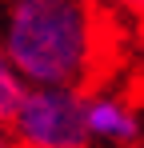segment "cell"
I'll return each instance as SVG.
<instances>
[{
    "label": "cell",
    "instance_id": "cell-2",
    "mask_svg": "<svg viewBox=\"0 0 144 148\" xmlns=\"http://www.w3.org/2000/svg\"><path fill=\"white\" fill-rule=\"evenodd\" d=\"M4 132L16 148H88L84 124V88L64 84H24Z\"/></svg>",
    "mask_w": 144,
    "mask_h": 148
},
{
    "label": "cell",
    "instance_id": "cell-6",
    "mask_svg": "<svg viewBox=\"0 0 144 148\" xmlns=\"http://www.w3.org/2000/svg\"><path fill=\"white\" fill-rule=\"evenodd\" d=\"M0 148H16V144H12V136L4 132V124H0Z\"/></svg>",
    "mask_w": 144,
    "mask_h": 148
},
{
    "label": "cell",
    "instance_id": "cell-1",
    "mask_svg": "<svg viewBox=\"0 0 144 148\" xmlns=\"http://www.w3.org/2000/svg\"><path fill=\"white\" fill-rule=\"evenodd\" d=\"M0 48L24 84L92 88L112 60V28L96 0H4Z\"/></svg>",
    "mask_w": 144,
    "mask_h": 148
},
{
    "label": "cell",
    "instance_id": "cell-5",
    "mask_svg": "<svg viewBox=\"0 0 144 148\" xmlns=\"http://www.w3.org/2000/svg\"><path fill=\"white\" fill-rule=\"evenodd\" d=\"M104 8L108 20H124V24L144 28V0H96Z\"/></svg>",
    "mask_w": 144,
    "mask_h": 148
},
{
    "label": "cell",
    "instance_id": "cell-4",
    "mask_svg": "<svg viewBox=\"0 0 144 148\" xmlns=\"http://www.w3.org/2000/svg\"><path fill=\"white\" fill-rule=\"evenodd\" d=\"M20 92H24V80H20V72L12 68V60L4 56V48H0V124L12 116Z\"/></svg>",
    "mask_w": 144,
    "mask_h": 148
},
{
    "label": "cell",
    "instance_id": "cell-3",
    "mask_svg": "<svg viewBox=\"0 0 144 148\" xmlns=\"http://www.w3.org/2000/svg\"><path fill=\"white\" fill-rule=\"evenodd\" d=\"M84 124H88V136L104 144H132L140 136L136 108L104 88H84Z\"/></svg>",
    "mask_w": 144,
    "mask_h": 148
}]
</instances>
